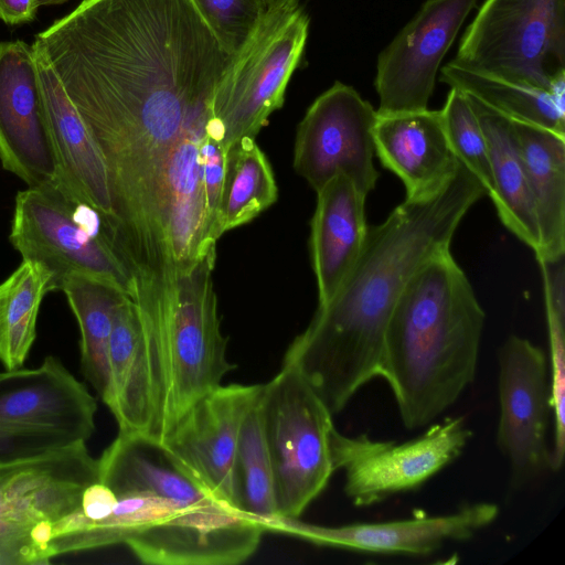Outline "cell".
Wrapping results in <instances>:
<instances>
[{"instance_id":"cell-34","label":"cell","mask_w":565,"mask_h":565,"mask_svg":"<svg viewBox=\"0 0 565 565\" xmlns=\"http://www.w3.org/2000/svg\"><path fill=\"white\" fill-rule=\"evenodd\" d=\"M67 0H36V3L40 6H44V4H58V3H63Z\"/></svg>"},{"instance_id":"cell-9","label":"cell","mask_w":565,"mask_h":565,"mask_svg":"<svg viewBox=\"0 0 565 565\" xmlns=\"http://www.w3.org/2000/svg\"><path fill=\"white\" fill-rule=\"evenodd\" d=\"M309 18L298 0L270 11L235 56L213 98L212 111L227 147L255 136L285 100L289 79L305 50Z\"/></svg>"},{"instance_id":"cell-2","label":"cell","mask_w":565,"mask_h":565,"mask_svg":"<svg viewBox=\"0 0 565 565\" xmlns=\"http://www.w3.org/2000/svg\"><path fill=\"white\" fill-rule=\"evenodd\" d=\"M97 462L115 500L77 552L125 544L145 564L236 565L258 548L262 526L212 497L159 443L118 431Z\"/></svg>"},{"instance_id":"cell-10","label":"cell","mask_w":565,"mask_h":565,"mask_svg":"<svg viewBox=\"0 0 565 565\" xmlns=\"http://www.w3.org/2000/svg\"><path fill=\"white\" fill-rule=\"evenodd\" d=\"M470 437L463 417H447L401 444L349 437L335 429L333 463L344 472L347 497L356 507H367L425 483L462 454Z\"/></svg>"},{"instance_id":"cell-30","label":"cell","mask_w":565,"mask_h":565,"mask_svg":"<svg viewBox=\"0 0 565 565\" xmlns=\"http://www.w3.org/2000/svg\"><path fill=\"white\" fill-rule=\"evenodd\" d=\"M223 49L238 55L270 12L268 0H192Z\"/></svg>"},{"instance_id":"cell-14","label":"cell","mask_w":565,"mask_h":565,"mask_svg":"<svg viewBox=\"0 0 565 565\" xmlns=\"http://www.w3.org/2000/svg\"><path fill=\"white\" fill-rule=\"evenodd\" d=\"M477 0H427L381 52L379 115L427 109L441 60Z\"/></svg>"},{"instance_id":"cell-1","label":"cell","mask_w":565,"mask_h":565,"mask_svg":"<svg viewBox=\"0 0 565 565\" xmlns=\"http://www.w3.org/2000/svg\"><path fill=\"white\" fill-rule=\"evenodd\" d=\"M484 194L459 162L438 193L405 200L367 230L356 264L282 361L300 371L333 415L381 375L386 328L407 281L431 257L450 249L461 220Z\"/></svg>"},{"instance_id":"cell-17","label":"cell","mask_w":565,"mask_h":565,"mask_svg":"<svg viewBox=\"0 0 565 565\" xmlns=\"http://www.w3.org/2000/svg\"><path fill=\"white\" fill-rule=\"evenodd\" d=\"M96 411L95 397L54 355L35 369L0 373V422L56 429L86 443Z\"/></svg>"},{"instance_id":"cell-8","label":"cell","mask_w":565,"mask_h":565,"mask_svg":"<svg viewBox=\"0 0 565 565\" xmlns=\"http://www.w3.org/2000/svg\"><path fill=\"white\" fill-rule=\"evenodd\" d=\"M260 408L279 516L299 518L335 471L333 414L291 364L263 384Z\"/></svg>"},{"instance_id":"cell-32","label":"cell","mask_w":565,"mask_h":565,"mask_svg":"<svg viewBox=\"0 0 565 565\" xmlns=\"http://www.w3.org/2000/svg\"><path fill=\"white\" fill-rule=\"evenodd\" d=\"M36 0H0V20L9 25H19L35 19Z\"/></svg>"},{"instance_id":"cell-13","label":"cell","mask_w":565,"mask_h":565,"mask_svg":"<svg viewBox=\"0 0 565 565\" xmlns=\"http://www.w3.org/2000/svg\"><path fill=\"white\" fill-rule=\"evenodd\" d=\"M262 387L221 384L193 403L159 443L175 465L235 511L233 465L239 428Z\"/></svg>"},{"instance_id":"cell-4","label":"cell","mask_w":565,"mask_h":565,"mask_svg":"<svg viewBox=\"0 0 565 565\" xmlns=\"http://www.w3.org/2000/svg\"><path fill=\"white\" fill-rule=\"evenodd\" d=\"M210 255L185 274L135 277L148 422L160 443L181 415L234 369L221 331Z\"/></svg>"},{"instance_id":"cell-25","label":"cell","mask_w":565,"mask_h":565,"mask_svg":"<svg viewBox=\"0 0 565 565\" xmlns=\"http://www.w3.org/2000/svg\"><path fill=\"white\" fill-rule=\"evenodd\" d=\"M440 81L473 96L505 117L565 136V88L543 90L462 68L452 62Z\"/></svg>"},{"instance_id":"cell-5","label":"cell","mask_w":565,"mask_h":565,"mask_svg":"<svg viewBox=\"0 0 565 565\" xmlns=\"http://www.w3.org/2000/svg\"><path fill=\"white\" fill-rule=\"evenodd\" d=\"M97 479L85 441L0 465V565L50 564L67 518Z\"/></svg>"},{"instance_id":"cell-18","label":"cell","mask_w":565,"mask_h":565,"mask_svg":"<svg viewBox=\"0 0 565 565\" xmlns=\"http://www.w3.org/2000/svg\"><path fill=\"white\" fill-rule=\"evenodd\" d=\"M32 49L47 128L57 161L58 180L77 200L100 215L108 233L113 205L102 153L36 40Z\"/></svg>"},{"instance_id":"cell-29","label":"cell","mask_w":565,"mask_h":565,"mask_svg":"<svg viewBox=\"0 0 565 565\" xmlns=\"http://www.w3.org/2000/svg\"><path fill=\"white\" fill-rule=\"evenodd\" d=\"M440 111L447 140L456 158L472 172L490 196L493 182L488 143L466 94L451 87Z\"/></svg>"},{"instance_id":"cell-15","label":"cell","mask_w":565,"mask_h":565,"mask_svg":"<svg viewBox=\"0 0 565 565\" xmlns=\"http://www.w3.org/2000/svg\"><path fill=\"white\" fill-rule=\"evenodd\" d=\"M0 162L28 186L58 181L32 45L0 43Z\"/></svg>"},{"instance_id":"cell-24","label":"cell","mask_w":565,"mask_h":565,"mask_svg":"<svg viewBox=\"0 0 565 565\" xmlns=\"http://www.w3.org/2000/svg\"><path fill=\"white\" fill-rule=\"evenodd\" d=\"M81 332V371L102 401L108 392V348L118 306L128 296L117 286L87 275L73 274L61 289Z\"/></svg>"},{"instance_id":"cell-6","label":"cell","mask_w":565,"mask_h":565,"mask_svg":"<svg viewBox=\"0 0 565 565\" xmlns=\"http://www.w3.org/2000/svg\"><path fill=\"white\" fill-rule=\"evenodd\" d=\"M9 239L22 260L41 266L47 292L73 274L106 280L131 297L135 276L100 215L61 182L18 192Z\"/></svg>"},{"instance_id":"cell-20","label":"cell","mask_w":565,"mask_h":565,"mask_svg":"<svg viewBox=\"0 0 565 565\" xmlns=\"http://www.w3.org/2000/svg\"><path fill=\"white\" fill-rule=\"evenodd\" d=\"M316 192L309 246L320 307L333 298L356 264L369 228L366 196L347 177L335 175Z\"/></svg>"},{"instance_id":"cell-7","label":"cell","mask_w":565,"mask_h":565,"mask_svg":"<svg viewBox=\"0 0 565 565\" xmlns=\"http://www.w3.org/2000/svg\"><path fill=\"white\" fill-rule=\"evenodd\" d=\"M451 62L527 87L565 88V0H486Z\"/></svg>"},{"instance_id":"cell-12","label":"cell","mask_w":565,"mask_h":565,"mask_svg":"<svg viewBox=\"0 0 565 565\" xmlns=\"http://www.w3.org/2000/svg\"><path fill=\"white\" fill-rule=\"evenodd\" d=\"M498 362L497 446L509 460L514 486H522L552 470L548 361L540 347L512 334L501 345Z\"/></svg>"},{"instance_id":"cell-16","label":"cell","mask_w":565,"mask_h":565,"mask_svg":"<svg viewBox=\"0 0 565 565\" xmlns=\"http://www.w3.org/2000/svg\"><path fill=\"white\" fill-rule=\"evenodd\" d=\"M499 507L491 502L466 504L458 511L406 520L323 526L299 518H277L267 531L308 542L360 552L427 555L450 541H465L492 524Z\"/></svg>"},{"instance_id":"cell-33","label":"cell","mask_w":565,"mask_h":565,"mask_svg":"<svg viewBox=\"0 0 565 565\" xmlns=\"http://www.w3.org/2000/svg\"><path fill=\"white\" fill-rule=\"evenodd\" d=\"M297 0H268L270 11L278 10Z\"/></svg>"},{"instance_id":"cell-28","label":"cell","mask_w":565,"mask_h":565,"mask_svg":"<svg viewBox=\"0 0 565 565\" xmlns=\"http://www.w3.org/2000/svg\"><path fill=\"white\" fill-rule=\"evenodd\" d=\"M47 276L40 265L22 260L0 284V361L6 370L19 369L36 338V321Z\"/></svg>"},{"instance_id":"cell-22","label":"cell","mask_w":565,"mask_h":565,"mask_svg":"<svg viewBox=\"0 0 565 565\" xmlns=\"http://www.w3.org/2000/svg\"><path fill=\"white\" fill-rule=\"evenodd\" d=\"M466 96L488 143L493 182L489 198L504 226L535 253L540 243L539 226L512 120L473 96Z\"/></svg>"},{"instance_id":"cell-11","label":"cell","mask_w":565,"mask_h":565,"mask_svg":"<svg viewBox=\"0 0 565 565\" xmlns=\"http://www.w3.org/2000/svg\"><path fill=\"white\" fill-rule=\"evenodd\" d=\"M376 116L354 88L334 83L311 104L298 125L296 172L316 191L342 174L367 196L379 179L373 162Z\"/></svg>"},{"instance_id":"cell-31","label":"cell","mask_w":565,"mask_h":565,"mask_svg":"<svg viewBox=\"0 0 565 565\" xmlns=\"http://www.w3.org/2000/svg\"><path fill=\"white\" fill-rule=\"evenodd\" d=\"M78 441L56 429L0 422V465L39 457Z\"/></svg>"},{"instance_id":"cell-21","label":"cell","mask_w":565,"mask_h":565,"mask_svg":"<svg viewBox=\"0 0 565 565\" xmlns=\"http://www.w3.org/2000/svg\"><path fill=\"white\" fill-rule=\"evenodd\" d=\"M512 120L536 215L537 260L565 255V136Z\"/></svg>"},{"instance_id":"cell-23","label":"cell","mask_w":565,"mask_h":565,"mask_svg":"<svg viewBox=\"0 0 565 565\" xmlns=\"http://www.w3.org/2000/svg\"><path fill=\"white\" fill-rule=\"evenodd\" d=\"M108 392L103 401L119 431L145 436L148 422L147 383L140 348L136 302L127 296L118 306L108 348Z\"/></svg>"},{"instance_id":"cell-26","label":"cell","mask_w":565,"mask_h":565,"mask_svg":"<svg viewBox=\"0 0 565 565\" xmlns=\"http://www.w3.org/2000/svg\"><path fill=\"white\" fill-rule=\"evenodd\" d=\"M277 196L273 169L255 138L244 137L230 145L218 209L220 236L254 220Z\"/></svg>"},{"instance_id":"cell-3","label":"cell","mask_w":565,"mask_h":565,"mask_svg":"<svg viewBox=\"0 0 565 565\" xmlns=\"http://www.w3.org/2000/svg\"><path fill=\"white\" fill-rule=\"evenodd\" d=\"M484 320L450 249L407 281L386 328L380 375L405 427L429 425L475 381Z\"/></svg>"},{"instance_id":"cell-27","label":"cell","mask_w":565,"mask_h":565,"mask_svg":"<svg viewBox=\"0 0 565 565\" xmlns=\"http://www.w3.org/2000/svg\"><path fill=\"white\" fill-rule=\"evenodd\" d=\"M260 394L247 411L239 428L233 465V489L236 510L266 532L279 514L264 435Z\"/></svg>"},{"instance_id":"cell-19","label":"cell","mask_w":565,"mask_h":565,"mask_svg":"<svg viewBox=\"0 0 565 565\" xmlns=\"http://www.w3.org/2000/svg\"><path fill=\"white\" fill-rule=\"evenodd\" d=\"M373 140L382 164L402 180L405 200L435 195L459 166L447 140L440 110L377 114Z\"/></svg>"}]
</instances>
